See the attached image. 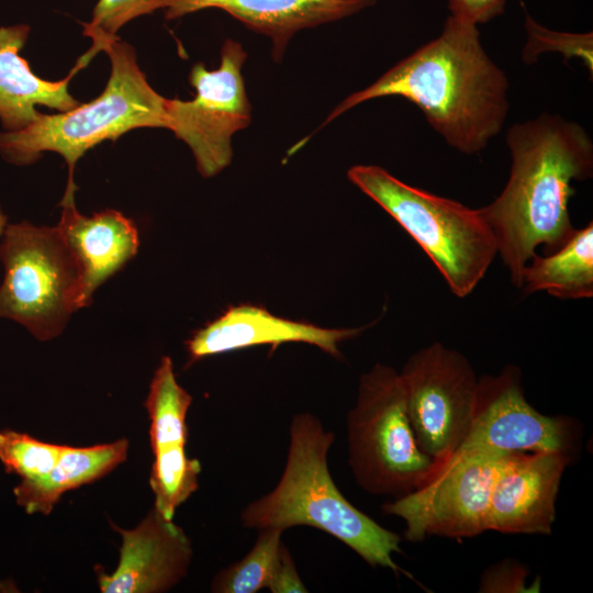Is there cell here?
<instances>
[{"label":"cell","mask_w":593,"mask_h":593,"mask_svg":"<svg viewBox=\"0 0 593 593\" xmlns=\"http://www.w3.org/2000/svg\"><path fill=\"white\" fill-rule=\"evenodd\" d=\"M246 57L242 44L227 38L217 69L208 70L202 63L191 68L189 81L195 89L192 100L166 99L165 128L189 146L198 171L205 178L231 164L232 136L251 121L242 75Z\"/></svg>","instance_id":"obj_9"},{"label":"cell","mask_w":593,"mask_h":593,"mask_svg":"<svg viewBox=\"0 0 593 593\" xmlns=\"http://www.w3.org/2000/svg\"><path fill=\"white\" fill-rule=\"evenodd\" d=\"M8 217L0 208V235L2 234L4 227L7 226Z\"/></svg>","instance_id":"obj_29"},{"label":"cell","mask_w":593,"mask_h":593,"mask_svg":"<svg viewBox=\"0 0 593 593\" xmlns=\"http://www.w3.org/2000/svg\"><path fill=\"white\" fill-rule=\"evenodd\" d=\"M125 438L90 447L64 446L54 468L44 477L20 480L13 494L27 514L48 515L61 495L110 473L127 458Z\"/></svg>","instance_id":"obj_18"},{"label":"cell","mask_w":593,"mask_h":593,"mask_svg":"<svg viewBox=\"0 0 593 593\" xmlns=\"http://www.w3.org/2000/svg\"><path fill=\"white\" fill-rule=\"evenodd\" d=\"M361 328H324L314 324L279 317L262 306L239 304L195 331L186 342L188 363L208 356L257 345H270L273 351L284 343L317 346L335 358H342L338 344L356 336Z\"/></svg>","instance_id":"obj_14"},{"label":"cell","mask_w":593,"mask_h":593,"mask_svg":"<svg viewBox=\"0 0 593 593\" xmlns=\"http://www.w3.org/2000/svg\"><path fill=\"white\" fill-rule=\"evenodd\" d=\"M348 465L367 493L404 496L422 486L436 463L417 445L400 373L377 363L360 377L347 415Z\"/></svg>","instance_id":"obj_6"},{"label":"cell","mask_w":593,"mask_h":593,"mask_svg":"<svg viewBox=\"0 0 593 593\" xmlns=\"http://www.w3.org/2000/svg\"><path fill=\"white\" fill-rule=\"evenodd\" d=\"M506 144L512 157L507 183L478 210L494 234L512 282L521 288L523 269L536 247L551 254L573 235L572 181L592 176L593 143L578 123L541 114L510 127Z\"/></svg>","instance_id":"obj_2"},{"label":"cell","mask_w":593,"mask_h":593,"mask_svg":"<svg viewBox=\"0 0 593 593\" xmlns=\"http://www.w3.org/2000/svg\"><path fill=\"white\" fill-rule=\"evenodd\" d=\"M59 205L63 210L56 227L77 264L85 307L91 303L97 288L137 254L138 231L131 219L116 210L86 216L77 210L75 200Z\"/></svg>","instance_id":"obj_16"},{"label":"cell","mask_w":593,"mask_h":593,"mask_svg":"<svg viewBox=\"0 0 593 593\" xmlns=\"http://www.w3.org/2000/svg\"><path fill=\"white\" fill-rule=\"evenodd\" d=\"M1 235L0 317L42 342L58 336L83 304L77 264L57 227L23 221L7 224Z\"/></svg>","instance_id":"obj_7"},{"label":"cell","mask_w":593,"mask_h":593,"mask_svg":"<svg viewBox=\"0 0 593 593\" xmlns=\"http://www.w3.org/2000/svg\"><path fill=\"white\" fill-rule=\"evenodd\" d=\"M505 5L506 0H448L450 16L474 25L502 15Z\"/></svg>","instance_id":"obj_27"},{"label":"cell","mask_w":593,"mask_h":593,"mask_svg":"<svg viewBox=\"0 0 593 593\" xmlns=\"http://www.w3.org/2000/svg\"><path fill=\"white\" fill-rule=\"evenodd\" d=\"M571 458L560 452H513L490 496L486 530L550 535L561 479Z\"/></svg>","instance_id":"obj_12"},{"label":"cell","mask_w":593,"mask_h":593,"mask_svg":"<svg viewBox=\"0 0 593 593\" xmlns=\"http://www.w3.org/2000/svg\"><path fill=\"white\" fill-rule=\"evenodd\" d=\"M184 447L153 452L149 484L155 496L154 508L167 519H172L176 510L199 489L201 462L189 458Z\"/></svg>","instance_id":"obj_21"},{"label":"cell","mask_w":593,"mask_h":593,"mask_svg":"<svg viewBox=\"0 0 593 593\" xmlns=\"http://www.w3.org/2000/svg\"><path fill=\"white\" fill-rule=\"evenodd\" d=\"M526 294L546 291L558 299L577 300L593 296V224L575 228L557 251L536 254L522 272Z\"/></svg>","instance_id":"obj_19"},{"label":"cell","mask_w":593,"mask_h":593,"mask_svg":"<svg viewBox=\"0 0 593 593\" xmlns=\"http://www.w3.org/2000/svg\"><path fill=\"white\" fill-rule=\"evenodd\" d=\"M283 530L259 529L246 556L216 573L211 583L215 593H256L267 589L282 544Z\"/></svg>","instance_id":"obj_22"},{"label":"cell","mask_w":593,"mask_h":593,"mask_svg":"<svg viewBox=\"0 0 593 593\" xmlns=\"http://www.w3.org/2000/svg\"><path fill=\"white\" fill-rule=\"evenodd\" d=\"M29 34L26 24L0 27V123L5 132L20 131L33 123L41 113L36 105L66 112L80 104L68 90L79 68L75 66L59 81L36 76L20 55Z\"/></svg>","instance_id":"obj_17"},{"label":"cell","mask_w":593,"mask_h":593,"mask_svg":"<svg viewBox=\"0 0 593 593\" xmlns=\"http://www.w3.org/2000/svg\"><path fill=\"white\" fill-rule=\"evenodd\" d=\"M378 0H165L167 20L204 9H220L272 41L280 60L291 37L303 29L335 22L370 8Z\"/></svg>","instance_id":"obj_15"},{"label":"cell","mask_w":593,"mask_h":593,"mask_svg":"<svg viewBox=\"0 0 593 593\" xmlns=\"http://www.w3.org/2000/svg\"><path fill=\"white\" fill-rule=\"evenodd\" d=\"M103 52L109 56L111 71L98 98L66 112L40 113L20 131L0 132V156L10 164L31 165L45 152L65 159L68 179L61 201L75 200V167L89 149L135 128H165L166 98L146 80L134 48L118 38Z\"/></svg>","instance_id":"obj_4"},{"label":"cell","mask_w":593,"mask_h":593,"mask_svg":"<svg viewBox=\"0 0 593 593\" xmlns=\"http://www.w3.org/2000/svg\"><path fill=\"white\" fill-rule=\"evenodd\" d=\"M399 373L417 445L438 465L470 428L479 378L461 353L439 342L415 351Z\"/></svg>","instance_id":"obj_10"},{"label":"cell","mask_w":593,"mask_h":593,"mask_svg":"<svg viewBox=\"0 0 593 593\" xmlns=\"http://www.w3.org/2000/svg\"><path fill=\"white\" fill-rule=\"evenodd\" d=\"M64 445L41 441L12 429L0 430V461L7 473L20 480H34L47 474L58 461Z\"/></svg>","instance_id":"obj_23"},{"label":"cell","mask_w":593,"mask_h":593,"mask_svg":"<svg viewBox=\"0 0 593 593\" xmlns=\"http://www.w3.org/2000/svg\"><path fill=\"white\" fill-rule=\"evenodd\" d=\"M334 440V433L315 415L295 414L282 475L269 493L242 510V525L283 532L295 526L313 527L342 541L371 567L413 579L393 559V553L402 552L400 535L354 506L335 484L327 465Z\"/></svg>","instance_id":"obj_3"},{"label":"cell","mask_w":593,"mask_h":593,"mask_svg":"<svg viewBox=\"0 0 593 593\" xmlns=\"http://www.w3.org/2000/svg\"><path fill=\"white\" fill-rule=\"evenodd\" d=\"M528 572L524 566L514 560H504L491 566L480 580L479 591L484 593H522L538 592L539 581L526 584Z\"/></svg>","instance_id":"obj_26"},{"label":"cell","mask_w":593,"mask_h":593,"mask_svg":"<svg viewBox=\"0 0 593 593\" xmlns=\"http://www.w3.org/2000/svg\"><path fill=\"white\" fill-rule=\"evenodd\" d=\"M525 10L526 43L522 59L533 64L541 53L556 52L562 54L566 60L578 58L593 74V33H570L552 31L537 21Z\"/></svg>","instance_id":"obj_25"},{"label":"cell","mask_w":593,"mask_h":593,"mask_svg":"<svg viewBox=\"0 0 593 593\" xmlns=\"http://www.w3.org/2000/svg\"><path fill=\"white\" fill-rule=\"evenodd\" d=\"M347 176L418 244L456 296L474 290L497 254L478 209L412 187L379 166L357 165Z\"/></svg>","instance_id":"obj_5"},{"label":"cell","mask_w":593,"mask_h":593,"mask_svg":"<svg viewBox=\"0 0 593 593\" xmlns=\"http://www.w3.org/2000/svg\"><path fill=\"white\" fill-rule=\"evenodd\" d=\"M122 537L120 558L112 573L98 571L103 593H161L178 584L188 573L192 545L183 529L155 508L132 529L113 523Z\"/></svg>","instance_id":"obj_13"},{"label":"cell","mask_w":593,"mask_h":593,"mask_svg":"<svg viewBox=\"0 0 593 593\" xmlns=\"http://www.w3.org/2000/svg\"><path fill=\"white\" fill-rule=\"evenodd\" d=\"M165 0H99L90 22L82 24L83 35L92 41L90 49L78 61L83 66L110 43L116 41L118 31L141 15L164 8Z\"/></svg>","instance_id":"obj_24"},{"label":"cell","mask_w":593,"mask_h":593,"mask_svg":"<svg viewBox=\"0 0 593 593\" xmlns=\"http://www.w3.org/2000/svg\"><path fill=\"white\" fill-rule=\"evenodd\" d=\"M192 403L191 394L177 381L170 357L161 358L149 384L144 406L150 421L152 451L175 446H186L187 413Z\"/></svg>","instance_id":"obj_20"},{"label":"cell","mask_w":593,"mask_h":593,"mask_svg":"<svg viewBox=\"0 0 593 593\" xmlns=\"http://www.w3.org/2000/svg\"><path fill=\"white\" fill-rule=\"evenodd\" d=\"M579 439L573 418L545 415L528 403L519 369L507 366L499 374L478 379L471 425L457 449L560 452L572 459Z\"/></svg>","instance_id":"obj_11"},{"label":"cell","mask_w":593,"mask_h":593,"mask_svg":"<svg viewBox=\"0 0 593 593\" xmlns=\"http://www.w3.org/2000/svg\"><path fill=\"white\" fill-rule=\"evenodd\" d=\"M267 589L272 593H304L309 592L301 580L293 558L282 542Z\"/></svg>","instance_id":"obj_28"},{"label":"cell","mask_w":593,"mask_h":593,"mask_svg":"<svg viewBox=\"0 0 593 593\" xmlns=\"http://www.w3.org/2000/svg\"><path fill=\"white\" fill-rule=\"evenodd\" d=\"M508 87L506 75L482 47L478 25L449 15L437 38L348 96L318 130L365 101L395 96L416 104L448 145L472 155L502 130Z\"/></svg>","instance_id":"obj_1"},{"label":"cell","mask_w":593,"mask_h":593,"mask_svg":"<svg viewBox=\"0 0 593 593\" xmlns=\"http://www.w3.org/2000/svg\"><path fill=\"white\" fill-rule=\"evenodd\" d=\"M508 455L456 449L436 465L422 486L384 503L382 512L404 522V538L410 541H421L428 536L475 537L486 532L492 488Z\"/></svg>","instance_id":"obj_8"}]
</instances>
